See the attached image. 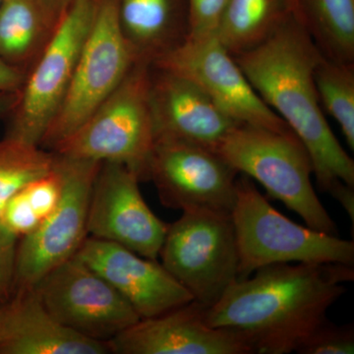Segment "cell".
<instances>
[{
	"instance_id": "cell-13",
	"label": "cell",
	"mask_w": 354,
	"mask_h": 354,
	"mask_svg": "<svg viewBox=\"0 0 354 354\" xmlns=\"http://www.w3.org/2000/svg\"><path fill=\"white\" fill-rule=\"evenodd\" d=\"M140 178L125 165L102 162L88 205V236L113 242L157 260L169 225L142 196Z\"/></svg>"
},
{
	"instance_id": "cell-22",
	"label": "cell",
	"mask_w": 354,
	"mask_h": 354,
	"mask_svg": "<svg viewBox=\"0 0 354 354\" xmlns=\"http://www.w3.org/2000/svg\"><path fill=\"white\" fill-rule=\"evenodd\" d=\"M57 156L43 147L6 136L0 141V213L13 195L55 169Z\"/></svg>"
},
{
	"instance_id": "cell-10",
	"label": "cell",
	"mask_w": 354,
	"mask_h": 354,
	"mask_svg": "<svg viewBox=\"0 0 354 354\" xmlns=\"http://www.w3.org/2000/svg\"><path fill=\"white\" fill-rule=\"evenodd\" d=\"M34 290L58 322L95 341L108 342L140 320L115 288L76 257L46 274Z\"/></svg>"
},
{
	"instance_id": "cell-19",
	"label": "cell",
	"mask_w": 354,
	"mask_h": 354,
	"mask_svg": "<svg viewBox=\"0 0 354 354\" xmlns=\"http://www.w3.org/2000/svg\"><path fill=\"white\" fill-rule=\"evenodd\" d=\"M58 22L39 0H2L0 58L27 72L50 41Z\"/></svg>"
},
{
	"instance_id": "cell-25",
	"label": "cell",
	"mask_w": 354,
	"mask_h": 354,
	"mask_svg": "<svg viewBox=\"0 0 354 354\" xmlns=\"http://www.w3.org/2000/svg\"><path fill=\"white\" fill-rule=\"evenodd\" d=\"M23 190L39 220L43 221L50 215L62 194V177L57 167V160L53 171L32 181Z\"/></svg>"
},
{
	"instance_id": "cell-17",
	"label": "cell",
	"mask_w": 354,
	"mask_h": 354,
	"mask_svg": "<svg viewBox=\"0 0 354 354\" xmlns=\"http://www.w3.org/2000/svg\"><path fill=\"white\" fill-rule=\"evenodd\" d=\"M106 342L77 334L58 322L34 288L14 292L6 302L0 354H108Z\"/></svg>"
},
{
	"instance_id": "cell-31",
	"label": "cell",
	"mask_w": 354,
	"mask_h": 354,
	"mask_svg": "<svg viewBox=\"0 0 354 354\" xmlns=\"http://www.w3.org/2000/svg\"><path fill=\"white\" fill-rule=\"evenodd\" d=\"M18 92L0 93V120L12 113Z\"/></svg>"
},
{
	"instance_id": "cell-16",
	"label": "cell",
	"mask_w": 354,
	"mask_h": 354,
	"mask_svg": "<svg viewBox=\"0 0 354 354\" xmlns=\"http://www.w3.org/2000/svg\"><path fill=\"white\" fill-rule=\"evenodd\" d=\"M150 94L156 139L176 140L216 151L221 140L242 124L197 84L153 65Z\"/></svg>"
},
{
	"instance_id": "cell-2",
	"label": "cell",
	"mask_w": 354,
	"mask_h": 354,
	"mask_svg": "<svg viewBox=\"0 0 354 354\" xmlns=\"http://www.w3.org/2000/svg\"><path fill=\"white\" fill-rule=\"evenodd\" d=\"M322 55L293 15L264 43L234 57L261 99L304 144L319 187L353 223L354 162L326 120L314 81Z\"/></svg>"
},
{
	"instance_id": "cell-15",
	"label": "cell",
	"mask_w": 354,
	"mask_h": 354,
	"mask_svg": "<svg viewBox=\"0 0 354 354\" xmlns=\"http://www.w3.org/2000/svg\"><path fill=\"white\" fill-rule=\"evenodd\" d=\"M206 307L189 304L140 319L106 342L116 354H252L239 337L212 327Z\"/></svg>"
},
{
	"instance_id": "cell-21",
	"label": "cell",
	"mask_w": 354,
	"mask_h": 354,
	"mask_svg": "<svg viewBox=\"0 0 354 354\" xmlns=\"http://www.w3.org/2000/svg\"><path fill=\"white\" fill-rule=\"evenodd\" d=\"M295 6L324 57L354 62V0H295Z\"/></svg>"
},
{
	"instance_id": "cell-32",
	"label": "cell",
	"mask_w": 354,
	"mask_h": 354,
	"mask_svg": "<svg viewBox=\"0 0 354 354\" xmlns=\"http://www.w3.org/2000/svg\"><path fill=\"white\" fill-rule=\"evenodd\" d=\"M6 302L0 304V335H1L2 325H3L4 316H6Z\"/></svg>"
},
{
	"instance_id": "cell-12",
	"label": "cell",
	"mask_w": 354,
	"mask_h": 354,
	"mask_svg": "<svg viewBox=\"0 0 354 354\" xmlns=\"http://www.w3.org/2000/svg\"><path fill=\"white\" fill-rule=\"evenodd\" d=\"M239 172L216 151L169 139H156L148 165L167 208L202 209L232 214Z\"/></svg>"
},
{
	"instance_id": "cell-33",
	"label": "cell",
	"mask_w": 354,
	"mask_h": 354,
	"mask_svg": "<svg viewBox=\"0 0 354 354\" xmlns=\"http://www.w3.org/2000/svg\"><path fill=\"white\" fill-rule=\"evenodd\" d=\"M2 0H0V3H1Z\"/></svg>"
},
{
	"instance_id": "cell-29",
	"label": "cell",
	"mask_w": 354,
	"mask_h": 354,
	"mask_svg": "<svg viewBox=\"0 0 354 354\" xmlns=\"http://www.w3.org/2000/svg\"><path fill=\"white\" fill-rule=\"evenodd\" d=\"M26 72L0 58V93L18 92L24 82Z\"/></svg>"
},
{
	"instance_id": "cell-6",
	"label": "cell",
	"mask_w": 354,
	"mask_h": 354,
	"mask_svg": "<svg viewBox=\"0 0 354 354\" xmlns=\"http://www.w3.org/2000/svg\"><path fill=\"white\" fill-rule=\"evenodd\" d=\"M138 62L118 20L116 0H95L92 24L68 91L41 147L53 152L113 94Z\"/></svg>"
},
{
	"instance_id": "cell-20",
	"label": "cell",
	"mask_w": 354,
	"mask_h": 354,
	"mask_svg": "<svg viewBox=\"0 0 354 354\" xmlns=\"http://www.w3.org/2000/svg\"><path fill=\"white\" fill-rule=\"evenodd\" d=\"M293 15L295 0H228L216 35L235 57L264 43Z\"/></svg>"
},
{
	"instance_id": "cell-23",
	"label": "cell",
	"mask_w": 354,
	"mask_h": 354,
	"mask_svg": "<svg viewBox=\"0 0 354 354\" xmlns=\"http://www.w3.org/2000/svg\"><path fill=\"white\" fill-rule=\"evenodd\" d=\"M314 81L322 109L341 127L346 141L354 149V62L321 57Z\"/></svg>"
},
{
	"instance_id": "cell-11",
	"label": "cell",
	"mask_w": 354,
	"mask_h": 354,
	"mask_svg": "<svg viewBox=\"0 0 354 354\" xmlns=\"http://www.w3.org/2000/svg\"><path fill=\"white\" fill-rule=\"evenodd\" d=\"M152 65L197 84L236 122L279 133L292 132L261 99L216 35L187 38L156 58Z\"/></svg>"
},
{
	"instance_id": "cell-26",
	"label": "cell",
	"mask_w": 354,
	"mask_h": 354,
	"mask_svg": "<svg viewBox=\"0 0 354 354\" xmlns=\"http://www.w3.org/2000/svg\"><path fill=\"white\" fill-rule=\"evenodd\" d=\"M186 1L188 13L187 38H204L216 35L228 0Z\"/></svg>"
},
{
	"instance_id": "cell-30",
	"label": "cell",
	"mask_w": 354,
	"mask_h": 354,
	"mask_svg": "<svg viewBox=\"0 0 354 354\" xmlns=\"http://www.w3.org/2000/svg\"><path fill=\"white\" fill-rule=\"evenodd\" d=\"M39 1L53 19L59 21L62 14L75 0H39Z\"/></svg>"
},
{
	"instance_id": "cell-3",
	"label": "cell",
	"mask_w": 354,
	"mask_h": 354,
	"mask_svg": "<svg viewBox=\"0 0 354 354\" xmlns=\"http://www.w3.org/2000/svg\"><path fill=\"white\" fill-rule=\"evenodd\" d=\"M216 152L239 174L257 180L270 197L301 216L307 227L337 235V225L312 184L311 158L295 133L239 124L221 140Z\"/></svg>"
},
{
	"instance_id": "cell-9",
	"label": "cell",
	"mask_w": 354,
	"mask_h": 354,
	"mask_svg": "<svg viewBox=\"0 0 354 354\" xmlns=\"http://www.w3.org/2000/svg\"><path fill=\"white\" fill-rule=\"evenodd\" d=\"M55 155L62 197L38 227L18 242L14 292L34 288L46 274L73 258L88 236V205L102 162Z\"/></svg>"
},
{
	"instance_id": "cell-4",
	"label": "cell",
	"mask_w": 354,
	"mask_h": 354,
	"mask_svg": "<svg viewBox=\"0 0 354 354\" xmlns=\"http://www.w3.org/2000/svg\"><path fill=\"white\" fill-rule=\"evenodd\" d=\"M152 64L138 60L113 94L53 151L64 157L125 165L148 179L155 144L151 106Z\"/></svg>"
},
{
	"instance_id": "cell-7",
	"label": "cell",
	"mask_w": 354,
	"mask_h": 354,
	"mask_svg": "<svg viewBox=\"0 0 354 354\" xmlns=\"http://www.w3.org/2000/svg\"><path fill=\"white\" fill-rule=\"evenodd\" d=\"M162 265L202 306L209 308L237 279L239 251L232 215L183 211L167 227Z\"/></svg>"
},
{
	"instance_id": "cell-5",
	"label": "cell",
	"mask_w": 354,
	"mask_h": 354,
	"mask_svg": "<svg viewBox=\"0 0 354 354\" xmlns=\"http://www.w3.org/2000/svg\"><path fill=\"white\" fill-rule=\"evenodd\" d=\"M237 251V279L281 263L354 264V242L293 223L267 201L248 176L236 180L232 214Z\"/></svg>"
},
{
	"instance_id": "cell-18",
	"label": "cell",
	"mask_w": 354,
	"mask_h": 354,
	"mask_svg": "<svg viewBox=\"0 0 354 354\" xmlns=\"http://www.w3.org/2000/svg\"><path fill=\"white\" fill-rule=\"evenodd\" d=\"M121 30L138 60L153 64L188 36L186 0H116Z\"/></svg>"
},
{
	"instance_id": "cell-28",
	"label": "cell",
	"mask_w": 354,
	"mask_h": 354,
	"mask_svg": "<svg viewBox=\"0 0 354 354\" xmlns=\"http://www.w3.org/2000/svg\"><path fill=\"white\" fill-rule=\"evenodd\" d=\"M18 242L19 239L0 223V304L10 300L14 293Z\"/></svg>"
},
{
	"instance_id": "cell-27",
	"label": "cell",
	"mask_w": 354,
	"mask_h": 354,
	"mask_svg": "<svg viewBox=\"0 0 354 354\" xmlns=\"http://www.w3.org/2000/svg\"><path fill=\"white\" fill-rule=\"evenodd\" d=\"M41 221L23 189L6 202L0 213V223L19 239L34 232Z\"/></svg>"
},
{
	"instance_id": "cell-14",
	"label": "cell",
	"mask_w": 354,
	"mask_h": 354,
	"mask_svg": "<svg viewBox=\"0 0 354 354\" xmlns=\"http://www.w3.org/2000/svg\"><path fill=\"white\" fill-rule=\"evenodd\" d=\"M74 257L115 288L140 319L160 315L194 300L162 263L120 244L87 236Z\"/></svg>"
},
{
	"instance_id": "cell-1",
	"label": "cell",
	"mask_w": 354,
	"mask_h": 354,
	"mask_svg": "<svg viewBox=\"0 0 354 354\" xmlns=\"http://www.w3.org/2000/svg\"><path fill=\"white\" fill-rule=\"evenodd\" d=\"M254 272L206 310L212 327L232 333L252 354L297 353L354 279L353 266L339 263H281Z\"/></svg>"
},
{
	"instance_id": "cell-8",
	"label": "cell",
	"mask_w": 354,
	"mask_h": 354,
	"mask_svg": "<svg viewBox=\"0 0 354 354\" xmlns=\"http://www.w3.org/2000/svg\"><path fill=\"white\" fill-rule=\"evenodd\" d=\"M95 0H75L62 14L18 91L6 136L41 146L68 91L93 17Z\"/></svg>"
},
{
	"instance_id": "cell-24",
	"label": "cell",
	"mask_w": 354,
	"mask_h": 354,
	"mask_svg": "<svg viewBox=\"0 0 354 354\" xmlns=\"http://www.w3.org/2000/svg\"><path fill=\"white\" fill-rule=\"evenodd\" d=\"M300 354L354 353L353 325H335L329 320L324 322L304 344L297 349Z\"/></svg>"
}]
</instances>
